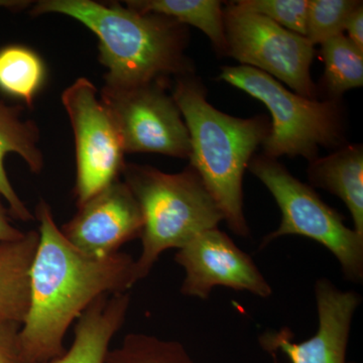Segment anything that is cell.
Returning a JSON list of instances; mask_svg holds the SVG:
<instances>
[{
    "label": "cell",
    "instance_id": "1",
    "mask_svg": "<svg viewBox=\"0 0 363 363\" xmlns=\"http://www.w3.org/2000/svg\"><path fill=\"white\" fill-rule=\"evenodd\" d=\"M35 215L39 245L30 271V305L20 330L25 363L62 357L67 331L96 298L128 292L138 283L131 255L88 257L67 240L44 200Z\"/></svg>",
    "mask_w": 363,
    "mask_h": 363
},
{
    "label": "cell",
    "instance_id": "2",
    "mask_svg": "<svg viewBox=\"0 0 363 363\" xmlns=\"http://www.w3.org/2000/svg\"><path fill=\"white\" fill-rule=\"evenodd\" d=\"M33 14L60 13L80 21L99 40V60L106 67L105 85L133 88L192 74L185 56V26L156 13H142L91 0H43Z\"/></svg>",
    "mask_w": 363,
    "mask_h": 363
},
{
    "label": "cell",
    "instance_id": "3",
    "mask_svg": "<svg viewBox=\"0 0 363 363\" xmlns=\"http://www.w3.org/2000/svg\"><path fill=\"white\" fill-rule=\"evenodd\" d=\"M172 97L180 109L191 140V164L236 235L247 238L242 181L255 150L269 133L264 116L240 118L208 102L206 88L189 75L176 78Z\"/></svg>",
    "mask_w": 363,
    "mask_h": 363
},
{
    "label": "cell",
    "instance_id": "4",
    "mask_svg": "<svg viewBox=\"0 0 363 363\" xmlns=\"http://www.w3.org/2000/svg\"><path fill=\"white\" fill-rule=\"evenodd\" d=\"M123 174L143 219V250L135 259L138 281L150 274L162 252L180 250L224 221L220 209L191 166L181 173L167 174L150 166L125 164Z\"/></svg>",
    "mask_w": 363,
    "mask_h": 363
},
{
    "label": "cell",
    "instance_id": "5",
    "mask_svg": "<svg viewBox=\"0 0 363 363\" xmlns=\"http://www.w3.org/2000/svg\"><path fill=\"white\" fill-rule=\"evenodd\" d=\"M219 79L266 105L272 114L264 156L303 157L311 162L321 147L342 145V109L336 100L309 99L286 89L264 72L248 66L222 67Z\"/></svg>",
    "mask_w": 363,
    "mask_h": 363
},
{
    "label": "cell",
    "instance_id": "6",
    "mask_svg": "<svg viewBox=\"0 0 363 363\" xmlns=\"http://www.w3.org/2000/svg\"><path fill=\"white\" fill-rule=\"evenodd\" d=\"M248 169L269 191L281 209V225L267 234L260 248L285 235H301L323 245L337 259L344 277L353 283L363 279V236L344 223L314 189L295 178L277 160L253 157Z\"/></svg>",
    "mask_w": 363,
    "mask_h": 363
},
{
    "label": "cell",
    "instance_id": "7",
    "mask_svg": "<svg viewBox=\"0 0 363 363\" xmlns=\"http://www.w3.org/2000/svg\"><path fill=\"white\" fill-rule=\"evenodd\" d=\"M227 56L279 79L301 96L317 99L311 77L314 45L266 16L250 13L234 2L223 9Z\"/></svg>",
    "mask_w": 363,
    "mask_h": 363
},
{
    "label": "cell",
    "instance_id": "8",
    "mask_svg": "<svg viewBox=\"0 0 363 363\" xmlns=\"http://www.w3.org/2000/svg\"><path fill=\"white\" fill-rule=\"evenodd\" d=\"M167 85L154 82L133 88H102L100 99L111 112L124 152L190 157L187 125L175 100L167 93Z\"/></svg>",
    "mask_w": 363,
    "mask_h": 363
},
{
    "label": "cell",
    "instance_id": "9",
    "mask_svg": "<svg viewBox=\"0 0 363 363\" xmlns=\"http://www.w3.org/2000/svg\"><path fill=\"white\" fill-rule=\"evenodd\" d=\"M97 94L91 81L79 78L62 95L75 136L78 206L116 181L125 164L116 123Z\"/></svg>",
    "mask_w": 363,
    "mask_h": 363
},
{
    "label": "cell",
    "instance_id": "10",
    "mask_svg": "<svg viewBox=\"0 0 363 363\" xmlns=\"http://www.w3.org/2000/svg\"><path fill=\"white\" fill-rule=\"evenodd\" d=\"M175 260L185 271L181 293L207 300L216 286L253 294L272 295V286L252 257L223 231L209 229L178 250Z\"/></svg>",
    "mask_w": 363,
    "mask_h": 363
},
{
    "label": "cell",
    "instance_id": "11",
    "mask_svg": "<svg viewBox=\"0 0 363 363\" xmlns=\"http://www.w3.org/2000/svg\"><path fill=\"white\" fill-rule=\"evenodd\" d=\"M143 227L140 205L124 181L117 179L80 205L61 231L81 252L104 259L118 252L128 241L140 238Z\"/></svg>",
    "mask_w": 363,
    "mask_h": 363
},
{
    "label": "cell",
    "instance_id": "12",
    "mask_svg": "<svg viewBox=\"0 0 363 363\" xmlns=\"http://www.w3.org/2000/svg\"><path fill=\"white\" fill-rule=\"evenodd\" d=\"M318 312L316 333L303 342H294L290 329L267 332L260 337L266 350H279L292 363H346L353 317L360 296L341 291L328 279H318L315 286Z\"/></svg>",
    "mask_w": 363,
    "mask_h": 363
},
{
    "label": "cell",
    "instance_id": "13",
    "mask_svg": "<svg viewBox=\"0 0 363 363\" xmlns=\"http://www.w3.org/2000/svg\"><path fill=\"white\" fill-rule=\"evenodd\" d=\"M130 306L128 292L96 298L79 317L69 350L45 363H102L112 338L125 321Z\"/></svg>",
    "mask_w": 363,
    "mask_h": 363
},
{
    "label": "cell",
    "instance_id": "14",
    "mask_svg": "<svg viewBox=\"0 0 363 363\" xmlns=\"http://www.w3.org/2000/svg\"><path fill=\"white\" fill-rule=\"evenodd\" d=\"M308 178L314 187L336 195L347 207L354 230L363 236V150L342 145L325 157L309 162Z\"/></svg>",
    "mask_w": 363,
    "mask_h": 363
},
{
    "label": "cell",
    "instance_id": "15",
    "mask_svg": "<svg viewBox=\"0 0 363 363\" xmlns=\"http://www.w3.org/2000/svg\"><path fill=\"white\" fill-rule=\"evenodd\" d=\"M39 138L35 123L21 119V108L0 102V196L9 203L11 216L21 221L33 220L35 217L14 192L4 169V157L9 152H16L33 173H40L44 167V157L38 145Z\"/></svg>",
    "mask_w": 363,
    "mask_h": 363
},
{
    "label": "cell",
    "instance_id": "16",
    "mask_svg": "<svg viewBox=\"0 0 363 363\" xmlns=\"http://www.w3.org/2000/svg\"><path fill=\"white\" fill-rule=\"evenodd\" d=\"M39 231L0 243V318L23 324L30 305V271L39 245Z\"/></svg>",
    "mask_w": 363,
    "mask_h": 363
},
{
    "label": "cell",
    "instance_id": "17",
    "mask_svg": "<svg viewBox=\"0 0 363 363\" xmlns=\"http://www.w3.org/2000/svg\"><path fill=\"white\" fill-rule=\"evenodd\" d=\"M125 6L142 13L168 16L182 23L201 30L215 50L227 54L223 9L219 0H130Z\"/></svg>",
    "mask_w": 363,
    "mask_h": 363
},
{
    "label": "cell",
    "instance_id": "18",
    "mask_svg": "<svg viewBox=\"0 0 363 363\" xmlns=\"http://www.w3.org/2000/svg\"><path fill=\"white\" fill-rule=\"evenodd\" d=\"M325 65L324 87L329 99L339 101L350 89L363 85V51L346 35L326 40L321 45Z\"/></svg>",
    "mask_w": 363,
    "mask_h": 363
},
{
    "label": "cell",
    "instance_id": "19",
    "mask_svg": "<svg viewBox=\"0 0 363 363\" xmlns=\"http://www.w3.org/2000/svg\"><path fill=\"white\" fill-rule=\"evenodd\" d=\"M45 78L42 60L35 52L11 45L0 51V89L32 105Z\"/></svg>",
    "mask_w": 363,
    "mask_h": 363
},
{
    "label": "cell",
    "instance_id": "20",
    "mask_svg": "<svg viewBox=\"0 0 363 363\" xmlns=\"http://www.w3.org/2000/svg\"><path fill=\"white\" fill-rule=\"evenodd\" d=\"M102 363H196L183 344L143 333H130Z\"/></svg>",
    "mask_w": 363,
    "mask_h": 363
},
{
    "label": "cell",
    "instance_id": "21",
    "mask_svg": "<svg viewBox=\"0 0 363 363\" xmlns=\"http://www.w3.org/2000/svg\"><path fill=\"white\" fill-rule=\"evenodd\" d=\"M362 4L358 0H309L306 38L315 45L343 35L351 13Z\"/></svg>",
    "mask_w": 363,
    "mask_h": 363
},
{
    "label": "cell",
    "instance_id": "22",
    "mask_svg": "<svg viewBox=\"0 0 363 363\" xmlns=\"http://www.w3.org/2000/svg\"><path fill=\"white\" fill-rule=\"evenodd\" d=\"M235 4L245 11L266 16L286 30L306 37L309 0H240Z\"/></svg>",
    "mask_w": 363,
    "mask_h": 363
},
{
    "label": "cell",
    "instance_id": "23",
    "mask_svg": "<svg viewBox=\"0 0 363 363\" xmlns=\"http://www.w3.org/2000/svg\"><path fill=\"white\" fill-rule=\"evenodd\" d=\"M21 326L0 318V363H25L21 350Z\"/></svg>",
    "mask_w": 363,
    "mask_h": 363
},
{
    "label": "cell",
    "instance_id": "24",
    "mask_svg": "<svg viewBox=\"0 0 363 363\" xmlns=\"http://www.w3.org/2000/svg\"><path fill=\"white\" fill-rule=\"evenodd\" d=\"M345 30L347 32L348 39L363 51V4L351 13L346 23Z\"/></svg>",
    "mask_w": 363,
    "mask_h": 363
},
{
    "label": "cell",
    "instance_id": "25",
    "mask_svg": "<svg viewBox=\"0 0 363 363\" xmlns=\"http://www.w3.org/2000/svg\"><path fill=\"white\" fill-rule=\"evenodd\" d=\"M23 235H25V233H21L9 223L6 209L0 202V243L18 240Z\"/></svg>",
    "mask_w": 363,
    "mask_h": 363
},
{
    "label": "cell",
    "instance_id": "26",
    "mask_svg": "<svg viewBox=\"0 0 363 363\" xmlns=\"http://www.w3.org/2000/svg\"><path fill=\"white\" fill-rule=\"evenodd\" d=\"M30 4L28 1H13V0H0V7L25 6Z\"/></svg>",
    "mask_w": 363,
    "mask_h": 363
}]
</instances>
